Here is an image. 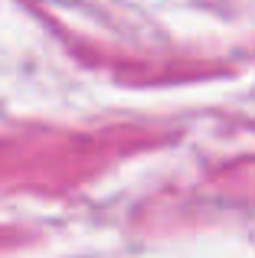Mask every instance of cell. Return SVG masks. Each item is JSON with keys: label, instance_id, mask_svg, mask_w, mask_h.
Listing matches in <instances>:
<instances>
[{"label": "cell", "instance_id": "6da1fadb", "mask_svg": "<svg viewBox=\"0 0 255 258\" xmlns=\"http://www.w3.org/2000/svg\"><path fill=\"white\" fill-rule=\"evenodd\" d=\"M46 4H56V7H69V4H76V0H46Z\"/></svg>", "mask_w": 255, "mask_h": 258}]
</instances>
